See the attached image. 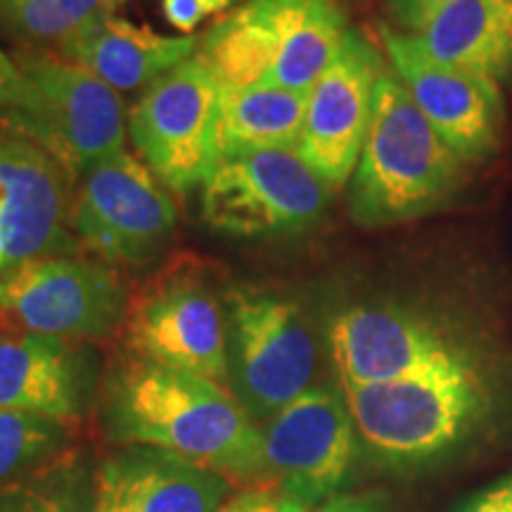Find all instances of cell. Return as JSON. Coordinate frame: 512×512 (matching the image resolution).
Returning <instances> with one entry per match:
<instances>
[{"mask_svg": "<svg viewBox=\"0 0 512 512\" xmlns=\"http://www.w3.org/2000/svg\"><path fill=\"white\" fill-rule=\"evenodd\" d=\"M316 512H375L368 505L354 501V498H332L325 505H320Z\"/></svg>", "mask_w": 512, "mask_h": 512, "instance_id": "31", "label": "cell"}, {"mask_svg": "<svg viewBox=\"0 0 512 512\" xmlns=\"http://www.w3.org/2000/svg\"><path fill=\"white\" fill-rule=\"evenodd\" d=\"M354 420L344 394L318 384L261 430V489L278 491L304 508L328 498L354 458Z\"/></svg>", "mask_w": 512, "mask_h": 512, "instance_id": "10", "label": "cell"}, {"mask_svg": "<svg viewBox=\"0 0 512 512\" xmlns=\"http://www.w3.org/2000/svg\"><path fill=\"white\" fill-rule=\"evenodd\" d=\"M100 418L114 444L164 448L228 482L264 486L261 430L233 394L207 377L136 356L105 382Z\"/></svg>", "mask_w": 512, "mask_h": 512, "instance_id": "1", "label": "cell"}, {"mask_svg": "<svg viewBox=\"0 0 512 512\" xmlns=\"http://www.w3.org/2000/svg\"><path fill=\"white\" fill-rule=\"evenodd\" d=\"M72 228L102 259L140 268L169 247L176 207L155 174L121 150L81 174Z\"/></svg>", "mask_w": 512, "mask_h": 512, "instance_id": "8", "label": "cell"}, {"mask_svg": "<svg viewBox=\"0 0 512 512\" xmlns=\"http://www.w3.org/2000/svg\"><path fill=\"white\" fill-rule=\"evenodd\" d=\"M126 306L119 273L98 261L43 256L0 275V313L34 335L64 342L105 337Z\"/></svg>", "mask_w": 512, "mask_h": 512, "instance_id": "9", "label": "cell"}, {"mask_svg": "<svg viewBox=\"0 0 512 512\" xmlns=\"http://www.w3.org/2000/svg\"><path fill=\"white\" fill-rule=\"evenodd\" d=\"M384 53L418 110L463 162L496 155L503 133V95L494 79L446 67L415 46L411 34L380 24Z\"/></svg>", "mask_w": 512, "mask_h": 512, "instance_id": "13", "label": "cell"}, {"mask_svg": "<svg viewBox=\"0 0 512 512\" xmlns=\"http://www.w3.org/2000/svg\"><path fill=\"white\" fill-rule=\"evenodd\" d=\"M330 185L297 150H254L221 157L202 190V219L233 238L271 240L316 228Z\"/></svg>", "mask_w": 512, "mask_h": 512, "instance_id": "6", "label": "cell"}, {"mask_svg": "<svg viewBox=\"0 0 512 512\" xmlns=\"http://www.w3.org/2000/svg\"><path fill=\"white\" fill-rule=\"evenodd\" d=\"M0 512H95V467L86 453L64 451L0 486Z\"/></svg>", "mask_w": 512, "mask_h": 512, "instance_id": "23", "label": "cell"}, {"mask_svg": "<svg viewBox=\"0 0 512 512\" xmlns=\"http://www.w3.org/2000/svg\"><path fill=\"white\" fill-rule=\"evenodd\" d=\"M126 3H128V0H102V10L114 15V12H117L121 5H126Z\"/></svg>", "mask_w": 512, "mask_h": 512, "instance_id": "32", "label": "cell"}, {"mask_svg": "<svg viewBox=\"0 0 512 512\" xmlns=\"http://www.w3.org/2000/svg\"><path fill=\"white\" fill-rule=\"evenodd\" d=\"M382 76L377 48L361 31L349 29L337 57L311 88L297 155L330 188H342L356 171Z\"/></svg>", "mask_w": 512, "mask_h": 512, "instance_id": "12", "label": "cell"}, {"mask_svg": "<svg viewBox=\"0 0 512 512\" xmlns=\"http://www.w3.org/2000/svg\"><path fill=\"white\" fill-rule=\"evenodd\" d=\"M230 482L155 446H121L95 467V512H219Z\"/></svg>", "mask_w": 512, "mask_h": 512, "instance_id": "16", "label": "cell"}, {"mask_svg": "<svg viewBox=\"0 0 512 512\" xmlns=\"http://www.w3.org/2000/svg\"><path fill=\"white\" fill-rule=\"evenodd\" d=\"M363 444L389 465L430 460L453 446L486 408L470 358L439 363L392 382H339Z\"/></svg>", "mask_w": 512, "mask_h": 512, "instance_id": "3", "label": "cell"}, {"mask_svg": "<svg viewBox=\"0 0 512 512\" xmlns=\"http://www.w3.org/2000/svg\"><path fill=\"white\" fill-rule=\"evenodd\" d=\"M465 512H512V477L475 498Z\"/></svg>", "mask_w": 512, "mask_h": 512, "instance_id": "30", "label": "cell"}, {"mask_svg": "<svg viewBox=\"0 0 512 512\" xmlns=\"http://www.w3.org/2000/svg\"><path fill=\"white\" fill-rule=\"evenodd\" d=\"M328 347L339 382L377 384L465 358L430 320L401 306L358 304L328 325Z\"/></svg>", "mask_w": 512, "mask_h": 512, "instance_id": "15", "label": "cell"}, {"mask_svg": "<svg viewBox=\"0 0 512 512\" xmlns=\"http://www.w3.org/2000/svg\"><path fill=\"white\" fill-rule=\"evenodd\" d=\"M309 93L259 86L221 88V157L254 150H297ZM219 157V159H221Z\"/></svg>", "mask_w": 512, "mask_h": 512, "instance_id": "21", "label": "cell"}, {"mask_svg": "<svg viewBox=\"0 0 512 512\" xmlns=\"http://www.w3.org/2000/svg\"><path fill=\"white\" fill-rule=\"evenodd\" d=\"M235 0H162L164 19L171 27L190 34L204 19L228 10Z\"/></svg>", "mask_w": 512, "mask_h": 512, "instance_id": "26", "label": "cell"}, {"mask_svg": "<svg viewBox=\"0 0 512 512\" xmlns=\"http://www.w3.org/2000/svg\"><path fill=\"white\" fill-rule=\"evenodd\" d=\"M451 0H384V8L401 29L420 34Z\"/></svg>", "mask_w": 512, "mask_h": 512, "instance_id": "27", "label": "cell"}, {"mask_svg": "<svg viewBox=\"0 0 512 512\" xmlns=\"http://www.w3.org/2000/svg\"><path fill=\"white\" fill-rule=\"evenodd\" d=\"M197 46L195 36H162L131 19L100 12L62 43L60 57L88 69L119 93L152 86L190 60Z\"/></svg>", "mask_w": 512, "mask_h": 512, "instance_id": "18", "label": "cell"}, {"mask_svg": "<svg viewBox=\"0 0 512 512\" xmlns=\"http://www.w3.org/2000/svg\"><path fill=\"white\" fill-rule=\"evenodd\" d=\"M411 36L422 53L446 67L496 83L512 76V0H451Z\"/></svg>", "mask_w": 512, "mask_h": 512, "instance_id": "19", "label": "cell"}, {"mask_svg": "<svg viewBox=\"0 0 512 512\" xmlns=\"http://www.w3.org/2000/svg\"><path fill=\"white\" fill-rule=\"evenodd\" d=\"M228 380L252 418L268 420L313 387L318 339L302 306L261 287L226 294Z\"/></svg>", "mask_w": 512, "mask_h": 512, "instance_id": "5", "label": "cell"}, {"mask_svg": "<svg viewBox=\"0 0 512 512\" xmlns=\"http://www.w3.org/2000/svg\"><path fill=\"white\" fill-rule=\"evenodd\" d=\"M100 12L102 0H0V27L27 46H62Z\"/></svg>", "mask_w": 512, "mask_h": 512, "instance_id": "24", "label": "cell"}, {"mask_svg": "<svg viewBox=\"0 0 512 512\" xmlns=\"http://www.w3.org/2000/svg\"><path fill=\"white\" fill-rule=\"evenodd\" d=\"M128 347L138 358L221 382L228 377L226 306L200 273L157 275L126 306Z\"/></svg>", "mask_w": 512, "mask_h": 512, "instance_id": "11", "label": "cell"}, {"mask_svg": "<svg viewBox=\"0 0 512 512\" xmlns=\"http://www.w3.org/2000/svg\"><path fill=\"white\" fill-rule=\"evenodd\" d=\"M67 425L0 408V486L17 482L67 451Z\"/></svg>", "mask_w": 512, "mask_h": 512, "instance_id": "25", "label": "cell"}, {"mask_svg": "<svg viewBox=\"0 0 512 512\" xmlns=\"http://www.w3.org/2000/svg\"><path fill=\"white\" fill-rule=\"evenodd\" d=\"M463 164L403 83L384 72L366 145L349 185L351 221L361 228H387L432 214L458 192Z\"/></svg>", "mask_w": 512, "mask_h": 512, "instance_id": "2", "label": "cell"}, {"mask_svg": "<svg viewBox=\"0 0 512 512\" xmlns=\"http://www.w3.org/2000/svg\"><path fill=\"white\" fill-rule=\"evenodd\" d=\"M219 512H306L302 503L292 501L278 491L254 489L223 505Z\"/></svg>", "mask_w": 512, "mask_h": 512, "instance_id": "28", "label": "cell"}, {"mask_svg": "<svg viewBox=\"0 0 512 512\" xmlns=\"http://www.w3.org/2000/svg\"><path fill=\"white\" fill-rule=\"evenodd\" d=\"M69 202V174L46 150L29 138H0V275L74 252Z\"/></svg>", "mask_w": 512, "mask_h": 512, "instance_id": "14", "label": "cell"}, {"mask_svg": "<svg viewBox=\"0 0 512 512\" xmlns=\"http://www.w3.org/2000/svg\"><path fill=\"white\" fill-rule=\"evenodd\" d=\"M93 387V358L72 342L0 335V408L69 425L86 413Z\"/></svg>", "mask_w": 512, "mask_h": 512, "instance_id": "17", "label": "cell"}, {"mask_svg": "<svg viewBox=\"0 0 512 512\" xmlns=\"http://www.w3.org/2000/svg\"><path fill=\"white\" fill-rule=\"evenodd\" d=\"M349 29L339 0H283V43L268 86L311 93Z\"/></svg>", "mask_w": 512, "mask_h": 512, "instance_id": "22", "label": "cell"}, {"mask_svg": "<svg viewBox=\"0 0 512 512\" xmlns=\"http://www.w3.org/2000/svg\"><path fill=\"white\" fill-rule=\"evenodd\" d=\"M283 43V0H249L202 36L197 57L221 88L266 83Z\"/></svg>", "mask_w": 512, "mask_h": 512, "instance_id": "20", "label": "cell"}, {"mask_svg": "<svg viewBox=\"0 0 512 512\" xmlns=\"http://www.w3.org/2000/svg\"><path fill=\"white\" fill-rule=\"evenodd\" d=\"M221 86L197 53L166 72L128 112L138 155L166 188L185 195L219 164Z\"/></svg>", "mask_w": 512, "mask_h": 512, "instance_id": "7", "label": "cell"}, {"mask_svg": "<svg viewBox=\"0 0 512 512\" xmlns=\"http://www.w3.org/2000/svg\"><path fill=\"white\" fill-rule=\"evenodd\" d=\"M17 67L22 95L12 121L69 178L124 150L126 110L112 86L79 64L46 53H22Z\"/></svg>", "mask_w": 512, "mask_h": 512, "instance_id": "4", "label": "cell"}, {"mask_svg": "<svg viewBox=\"0 0 512 512\" xmlns=\"http://www.w3.org/2000/svg\"><path fill=\"white\" fill-rule=\"evenodd\" d=\"M22 95V74L19 67L0 50V110H15Z\"/></svg>", "mask_w": 512, "mask_h": 512, "instance_id": "29", "label": "cell"}]
</instances>
